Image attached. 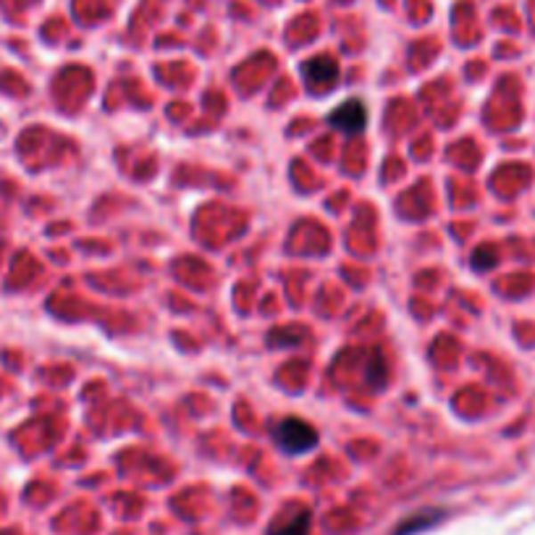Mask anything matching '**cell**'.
<instances>
[{
  "instance_id": "6da1fadb",
  "label": "cell",
  "mask_w": 535,
  "mask_h": 535,
  "mask_svg": "<svg viewBox=\"0 0 535 535\" xmlns=\"http://www.w3.org/2000/svg\"><path fill=\"white\" fill-rule=\"evenodd\" d=\"M273 438H276V443H279L287 454H304V451L315 449V443H318V431H315L310 423L299 420V417H287V420H281V423L276 426Z\"/></svg>"
},
{
  "instance_id": "7a4b0ae2",
  "label": "cell",
  "mask_w": 535,
  "mask_h": 535,
  "mask_svg": "<svg viewBox=\"0 0 535 535\" xmlns=\"http://www.w3.org/2000/svg\"><path fill=\"white\" fill-rule=\"evenodd\" d=\"M302 74H304V79H307L310 87L328 90L339 79V61L331 58V55H318V58H312V61H307L302 66Z\"/></svg>"
},
{
  "instance_id": "3957f363",
  "label": "cell",
  "mask_w": 535,
  "mask_h": 535,
  "mask_svg": "<svg viewBox=\"0 0 535 535\" xmlns=\"http://www.w3.org/2000/svg\"><path fill=\"white\" fill-rule=\"evenodd\" d=\"M328 124L344 134H360L368 124V110L360 100H346L328 116Z\"/></svg>"
},
{
  "instance_id": "277c9868",
  "label": "cell",
  "mask_w": 535,
  "mask_h": 535,
  "mask_svg": "<svg viewBox=\"0 0 535 535\" xmlns=\"http://www.w3.org/2000/svg\"><path fill=\"white\" fill-rule=\"evenodd\" d=\"M310 525H312V515L307 509H296V515L289 517L287 523H279L271 535H307L310 533Z\"/></svg>"
},
{
  "instance_id": "5b68a950",
  "label": "cell",
  "mask_w": 535,
  "mask_h": 535,
  "mask_svg": "<svg viewBox=\"0 0 535 535\" xmlns=\"http://www.w3.org/2000/svg\"><path fill=\"white\" fill-rule=\"evenodd\" d=\"M438 523V512H423V515H417V517H409L396 535H407V533H417L420 528H426V525H434Z\"/></svg>"
},
{
  "instance_id": "8992f818",
  "label": "cell",
  "mask_w": 535,
  "mask_h": 535,
  "mask_svg": "<svg viewBox=\"0 0 535 535\" xmlns=\"http://www.w3.org/2000/svg\"><path fill=\"white\" fill-rule=\"evenodd\" d=\"M373 362H376V368L370 365V368H368V376H370V381L376 378V389H381V386L386 384V360H384L381 352H373Z\"/></svg>"
},
{
  "instance_id": "52a82bcc",
  "label": "cell",
  "mask_w": 535,
  "mask_h": 535,
  "mask_svg": "<svg viewBox=\"0 0 535 535\" xmlns=\"http://www.w3.org/2000/svg\"><path fill=\"white\" fill-rule=\"evenodd\" d=\"M493 263H496V252H493V249H478V252L473 255V265H478L481 271H488Z\"/></svg>"
}]
</instances>
